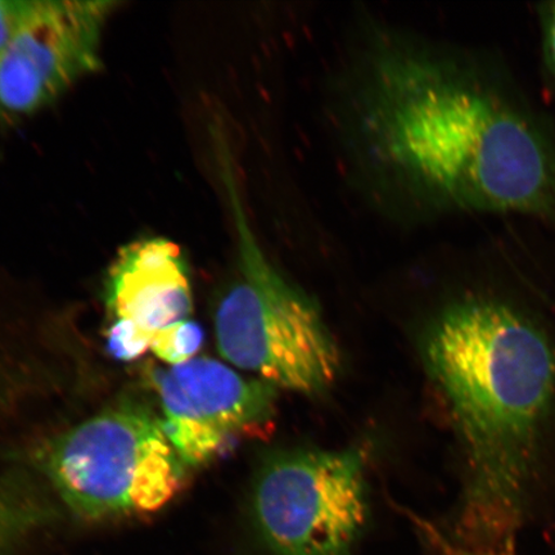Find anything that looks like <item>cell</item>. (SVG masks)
<instances>
[{
	"instance_id": "1",
	"label": "cell",
	"mask_w": 555,
	"mask_h": 555,
	"mask_svg": "<svg viewBox=\"0 0 555 555\" xmlns=\"http://www.w3.org/2000/svg\"><path fill=\"white\" fill-rule=\"evenodd\" d=\"M365 82L367 149L409 190L468 210L555 214L554 152L499 96L401 47L380 48Z\"/></svg>"
},
{
	"instance_id": "2",
	"label": "cell",
	"mask_w": 555,
	"mask_h": 555,
	"mask_svg": "<svg viewBox=\"0 0 555 555\" xmlns=\"http://www.w3.org/2000/svg\"><path fill=\"white\" fill-rule=\"evenodd\" d=\"M426 360L468 457L469 482L455 537H517L555 398L550 337L508 304L468 298L437 319Z\"/></svg>"
},
{
	"instance_id": "3",
	"label": "cell",
	"mask_w": 555,
	"mask_h": 555,
	"mask_svg": "<svg viewBox=\"0 0 555 555\" xmlns=\"http://www.w3.org/2000/svg\"><path fill=\"white\" fill-rule=\"evenodd\" d=\"M221 165L238 238L240 276L215 315L220 356L275 388L307 395L327 390L339 371L337 346L317 305L263 254L227 156Z\"/></svg>"
},
{
	"instance_id": "4",
	"label": "cell",
	"mask_w": 555,
	"mask_h": 555,
	"mask_svg": "<svg viewBox=\"0 0 555 555\" xmlns=\"http://www.w3.org/2000/svg\"><path fill=\"white\" fill-rule=\"evenodd\" d=\"M48 474L62 501L88 519L144 515L182 490L185 472L163 418L122 401L54 442Z\"/></svg>"
},
{
	"instance_id": "5",
	"label": "cell",
	"mask_w": 555,
	"mask_h": 555,
	"mask_svg": "<svg viewBox=\"0 0 555 555\" xmlns=\"http://www.w3.org/2000/svg\"><path fill=\"white\" fill-rule=\"evenodd\" d=\"M362 450H300L263 467L256 522L278 555H346L366 519Z\"/></svg>"
},
{
	"instance_id": "6",
	"label": "cell",
	"mask_w": 555,
	"mask_h": 555,
	"mask_svg": "<svg viewBox=\"0 0 555 555\" xmlns=\"http://www.w3.org/2000/svg\"><path fill=\"white\" fill-rule=\"evenodd\" d=\"M104 287L107 345L116 359L130 362L152 352L173 366L196 358L204 332L191 319L190 268L176 242H130L109 267Z\"/></svg>"
},
{
	"instance_id": "7",
	"label": "cell",
	"mask_w": 555,
	"mask_h": 555,
	"mask_svg": "<svg viewBox=\"0 0 555 555\" xmlns=\"http://www.w3.org/2000/svg\"><path fill=\"white\" fill-rule=\"evenodd\" d=\"M119 3L31 0L0 55V117L20 120L61 99L101 66L104 29Z\"/></svg>"
},
{
	"instance_id": "8",
	"label": "cell",
	"mask_w": 555,
	"mask_h": 555,
	"mask_svg": "<svg viewBox=\"0 0 555 555\" xmlns=\"http://www.w3.org/2000/svg\"><path fill=\"white\" fill-rule=\"evenodd\" d=\"M155 380L166 434L186 469L204 466L231 436L259 427L274 411V386L210 358L166 367Z\"/></svg>"
},
{
	"instance_id": "9",
	"label": "cell",
	"mask_w": 555,
	"mask_h": 555,
	"mask_svg": "<svg viewBox=\"0 0 555 555\" xmlns=\"http://www.w3.org/2000/svg\"><path fill=\"white\" fill-rule=\"evenodd\" d=\"M47 516L40 499L20 481H0V555H12Z\"/></svg>"
},
{
	"instance_id": "10",
	"label": "cell",
	"mask_w": 555,
	"mask_h": 555,
	"mask_svg": "<svg viewBox=\"0 0 555 555\" xmlns=\"http://www.w3.org/2000/svg\"><path fill=\"white\" fill-rule=\"evenodd\" d=\"M426 543L436 555H517L516 538H508L489 543H469L450 537L439 527L415 515H409Z\"/></svg>"
},
{
	"instance_id": "11",
	"label": "cell",
	"mask_w": 555,
	"mask_h": 555,
	"mask_svg": "<svg viewBox=\"0 0 555 555\" xmlns=\"http://www.w3.org/2000/svg\"><path fill=\"white\" fill-rule=\"evenodd\" d=\"M30 4L31 0H0V55L9 47Z\"/></svg>"
},
{
	"instance_id": "12",
	"label": "cell",
	"mask_w": 555,
	"mask_h": 555,
	"mask_svg": "<svg viewBox=\"0 0 555 555\" xmlns=\"http://www.w3.org/2000/svg\"><path fill=\"white\" fill-rule=\"evenodd\" d=\"M544 47L547 65L555 75V3L545 12Z\"/></svg>"
}]
</instances>
